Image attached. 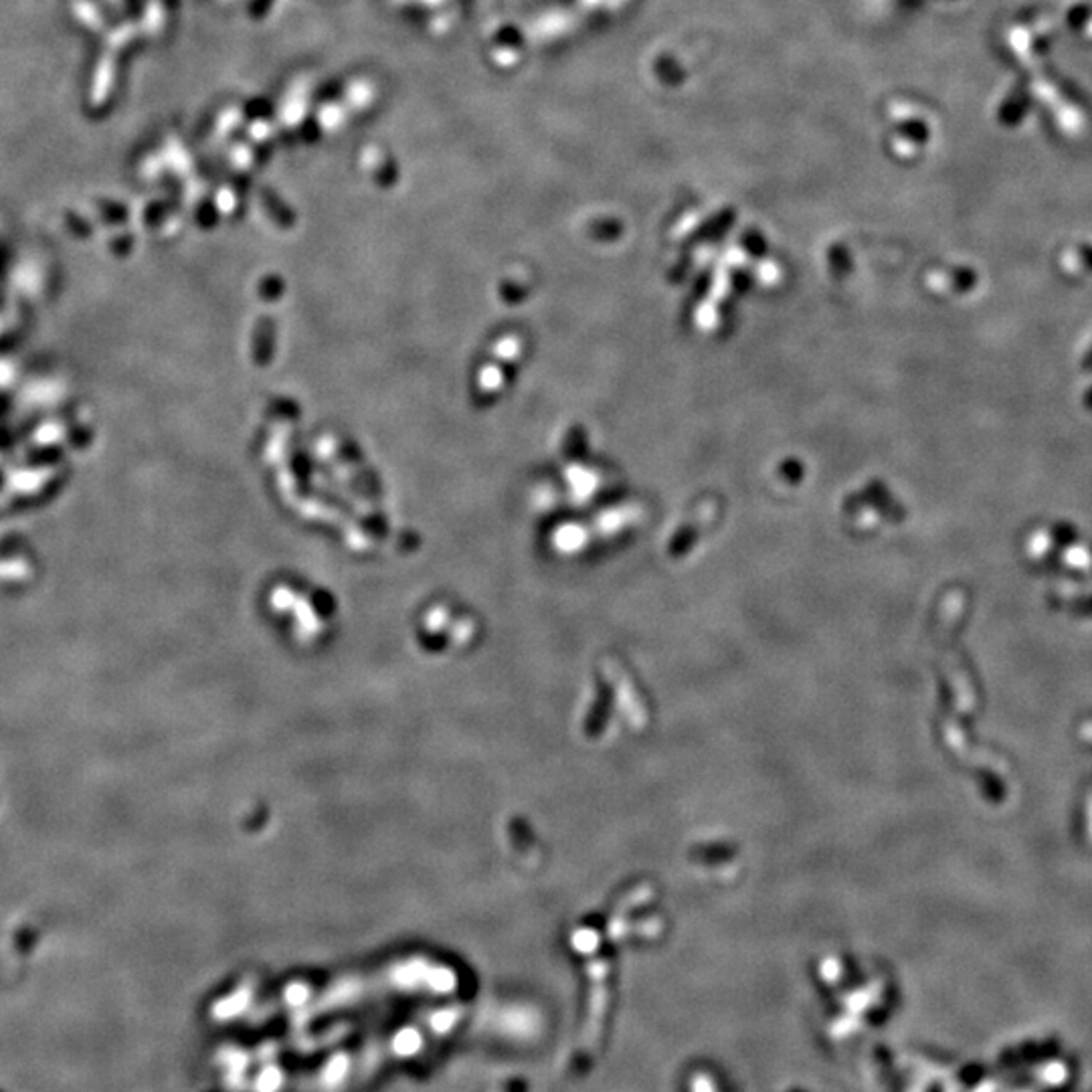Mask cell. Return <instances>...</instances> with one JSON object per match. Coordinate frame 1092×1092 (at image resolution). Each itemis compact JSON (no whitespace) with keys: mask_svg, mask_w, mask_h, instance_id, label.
I'll list each match as a JSON object with an SVG mask.
<instances>
[{"mask_svg":"<svg viewBox=\"0 0 1092 1092\" xmlns=\"http://www.w3.org/2000/svg\"><path fill=\"white\" fill-rule=\"evenodd\" d=\"M306 89H294L282 106V119L285 124H297L306 112Z\"/></svg>","mask_w":1092,"mask_h":1092,"instance_id":"6da1fadb","label":"cell"},{"mask_svg":"<svg viewBox=\"0 0 1092 1092\" xmlns=\"http://www.w3.org/2000/svg\"><path fill=\"white\" fill-rule=\"evenodd\" d=\"M373 100H375V88L369 82L352 83L346 91V104L357 112L369 107L370 104H373Z\"/></svg>","mask_w":1092,"mask_h":1092,"instance_id":"7a4b0ae2","label":"cell"},{"mask_svg":"<svg viewBox=\"0 0 1092 1092\" xmlns=\"http://www.w3.org/2000/svg\"><path fill=\"white\" fill-rule=\"evenodd\" d=\"M345 118H346L345 107L339 104H328L326 107H322V112H320L318 116L320 125H322L324 130H339L340 125L345 124Z\"/></svg>","mask_w":1092,"mask_h":1092,"instance_id":"3957f363","label":"cell"},{"mask_svg":"<svg viewBox=\"0 0 1092 1092\" xmlns=\"http://www.w3.org/2000/svg\"><path fill=\"white\" fill-rule=\"evenodd\" d=\"M270 130H271V124L265 122V119H259V122L251 125V131H253V136H257L259 140L265 138V134H270Z\"/></svg>","mask_w":1092,"mask_h":1092,"instance_id":"277c9868","label":"cell"},{"mask_svg":"<svg viewBox=\"0 0 1092 1092\" xmlns=\"http://www.w3.org/2000/svg\"><path fill=\"white\" fill-rule=\"evenodd\" d=\"M1083 367H1084L1086 370H1092V346H1090V351L1086 352V357H1084V360H1083Z\"/></svg>","mask_w":1092,"mask_h":1092,"instance_id":"5b68a950","label":"cell"},{"mask_svg":"<svg viewBox=\"0 0 1092 1092\" xmlns=\"http://www.w3.org/2000/svg\"><path fill=\"white\" fill-rule=\"evenodd\" d=\"M1084 405H1086V407H1089V409H1092V391L1084 397Z\"/></svg>","mask_w":1092,"mask_h":1092,"instance_id":"8992f818","label":"cell"},{"mask_svg":"<svg viewBox=\"0 0 1092 1092\" xmlns=\"http://www.w3.org/2000/svg\"><path fill=\"white\" fill-rule=\"evenodd\" d=\"M425 3L427 4H437V3H442V0H425Z\"/></svg>","mask_w":1092,"mask_h":1092,"instance_id":"52a82bcc","label":"cell"}]
</instances>
